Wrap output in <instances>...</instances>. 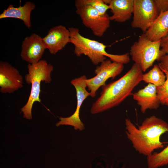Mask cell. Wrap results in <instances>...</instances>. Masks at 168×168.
Here are the masks:
<instances>
[{"label":"cell","instance_id":"obj_5","mask_svg":"<svg viewBox=\"0 0 168 168\" xmlns=\"http://www.w3.org/2000/svg\"><path fill=\"white\" fill-rule=\"evenodd\" d=\"M161 41H152L143 33L131 46L130 55L143 72L152 66L155 61H160L161 57Z\"/></svg>","mask_w":168,"mask_h":168},{"label":"cell","instance_id":"obj_12","mask_svg":"<svg viewBox=\"0 0 168 168\" xmlns=\"http://www.w3.org/2000/svg\"><path fill=\"white\" fill-rule=\"evenodd\" d=\"M42 39L50 54H55L70 43V33L65 26L58 25L50 29L47 35Z\"/></svg>","mask_w":168,"mask_h":168},{"label":"cell","instance_id":"obj_18","mask_svg":"<svg viewBox=\"0 0 168 168\" xmlns=\"http://www.w3.org/2000/svg\"><path fill=\"white\" fill-rule=\"evenodd\" d=\"M148 168H157L168 164V145L159 153L147 157Z\"/></svg>","mask_w":168,"mask_h":168},{"label":"cell","instance_id":"obj_6","mask_svg":"<svg viewBox=\"0 0 168 168\" xmlns=\"http://www.w3.org/2000/svg\"><path fill=\"white\" fill-rule=\"evenodd\" d=\"M124 69V64L113 62L110 59H106L102 62L95 70L96 75L86 80V85L90 91V96L92 98L95 97L97 91L106 84L108 79H114L122 72Z\"/></svg>","mask_w":168,"mask_h":168},{"label":"cell","instance_id":"obj_10","mask_svg":"<svg viewBox=\"0 0 168 168\" xmlns=\"http://www.w3.org/2000/svg\"><path fill=\"white\" fill-rule=\"evenodd\" d=\"M23 77L18 70L6 62H0V91L11 94L23 86Z\"/></svg>","mask_w":168,"mask_h":168},{"label":"cell","instance_id":"obj_14","mask_svg":"<svg viewBox=\"0 0 168 168\" xmlns=\"http://www.w3.org/2000/svg\"><path fill=\"white\" fill-rule=\"evenodd\" d=\"M109 6L110 21L119 23L130 19L133 14L134 0H103Z\"/></svg>","mask_w":168,"mask_h":168},{"label":"cell","instance_id":"obj_20","mask_svg":"<svg viewBox=\"0 0 168 168\" xmlns=\"http://www.w3.org/2000/svg\"><path fill=\"white\" fill-rule=\"evenodd\" d=\"M161 69L166 76V80L162 86L156 87L157 96L160 104L168 107V70Z\"/></svg>","mask_w":168,"mask_h":168},{"label":"cell","instance_id":"obj_15","mask_svg":"<svg viewBox=\"0 0 168 168\" xmlns=\"http://www.w3.org/2000/svg\"><path fill=\"white\" fill-rule=\"evenodd\" d=\"M35 7V4L30 1L26 2L24 5H20L16 7L10 4L0 14V19L8 18L19 19L23 21L26 26L30 29L31 26V13Z\"/></svg>","mask_w":168,"mask_h":168},{"label":"cell","instance_id":"obj_19","mask_svg":"<svg viewBox=\"0 0 168 168\" xmlns=\"http://www.w3.org/2000/svg\"><path fill=\"white\" fill-rule=\"evenodd\" d=\"M75 5L76 8L90 6L103 14L107 13V11L109 9V5L103 0H76L75 1Z\"/></svg>","mask_w":168,"mask_h":168},{"label":"cell","instance_id":"obj_17","mask_svg":"<svg viewBox=\"0 0 168 168\" xmlns=\"http://www.w3.org/2000/svg\"><path fill=\"white\" fill-rule=\"evenodd\" d=\"M166 80L165 74L157 64H155L152 69L142 75V81L156 87L162 86Z\"/></svg>","mask_w":168,"mask_h":168},{"label":"cell","instance_id":"obj_22","mask_svg":"<svg viewBox=\"0 0 168 168\" xmlns=\"http://www.w3.org/2000/svg\"><path fill=\"white\" fill-rule=\"evenodd\" d=\"M161 57L168 54V34L161 40Z\"/></svg>","mask_w":168,"mask_h":168},{"label":"cell","instance_id":"obj_7","mask_svg":"<svg viewBox=\"0 0 168 168\" xmlns=\"http://www.w3.org/2000/svg\"><path fill=\"white\" fill-rule=\"evenodd\" d=\"M159 14L154 0H134L131 27L145 33Z\"/></svg>","mask_w":168,"mask_h":168},{"label":"cell","instance_id":"obj_2","mask_svg":"<svg viewBox=\"0 0 168 168\" xmlns=\"http://www.w3.org/2000/svg\"><path fill=\"white\" fill-rule=\"evenodd\" d=\"M142 72L139 66L134 63L121 78L102 86L100 96L93 104L91 113H100L120 104L132 95L135 87L142 81Z\"/></svg>","mask_w":168,"mask_h":168},{"label":"cell","instance_id":"obj_3","mask_svg":"<svg viewBox=\"0 0 168 168\" xmlns=\"http://www.w3.org/2000/svg\"><path fill=\"white\" fill-rule=\"evenodd\" d=\"M68 29L70 33V43L74 46V53L77 56L86 55L95 65L106 60V57L109 58L113 62L124 64L129 62L130 58L128 53L121 55L109 54L105 50L107 46L82 36L78 28L72 27Z\"/></svg>","mask_w":168,"mask_h":168},{"label":"cell","instance_id":"obj_9","mask_svg":"<svg viewBox=\"0 0 168 168\" xmlns=\"http://www.w3.org/2000/svg\"><path fill=\"white\" fill-rule=\"evenodd\" d=\"M86 76L83 75L79 77L73 79L71 81V84L74 87L76 92L77 106L74 113L71 116L64 118L60 117V121L56 124L58 127L60 125H69L74 127L76 130L80 131L84 129L83 123L79 117L81 107L84 100L89 96L90 93L86 90Z\"/></svg>","mask_w":168,"mask_h":168},{"label":"cell","instance_id":"obj_11","mask_svg":"<svg viewBox=\"0 0 168 168\" xmlns=\"http://www.w3.org/2000/svg\"><path fill=\"white\" fill-rule=\"evenodd\" d=\"M42 38L35 33L26 37L21 45V56L29 63L35 64L40 60L46 49Z\"/></svg>","mask_w":168,"mask_h":168},{"label":"cell","instance_id":"obj_21","mask_svg":"<svg viewBox=\"0 0 168 168\" xmlns=\"http://www.w3.org/2000/svg\"><path fill=\"white\" fill-rule=\"evenodd\" d=\"M159 14L168 11V0H154Z\"/></svg>","mask_w":168,"mask_h":168},{"label":"cell","instance_id":"obj_4","mask_svg":"<svg viewBox=\"0 0 168 168\" xmlns=\"http://www.w3.org/2000/svg\"><path fill=\"white\" fill-rule=\"evenodd\" d=\"M28 72L25 77L26 82L31 84L30 95L25 104L21 109V111L25 118H32V110L35 102H41L40 98L42 82L49 83L52 81L51 73L54 69L53 66L44 60H40L35 64L29 63L27 65Z\"/></svg>","mask_w":168,"mask_h":168},{"label":"cell","instance_id":"obj_23","mask_svg":"<svg viewBox=\"0 0 168 168\" xmlns=\"http://www.w3.org/2000/svg\"><path fill=\"white\" fill-rule=\"evenodd\" d=\"M158 65L161 69L168 70V54L162 56L160 59Z\"/></svg>","mask_w":168,"mask_h":168},{"label":"cell","instance_id":"obj_8","mask_svg":"<svg viewBox=\"0 0 168 168\" xmlns=\"http://www.w3.org/2000/svg\"><path fill=\"white\" fill-rule=\"evenodd\" d=\"M76 8V12L83 24L91 29L95 36L102 37L110 27V20L107 13L102 14L88 6Z\"/></svg>","mask_w":168,"mask_h":168},{"label":"cell","instance_id":"obj_13","mask_svg":"<svg viewBox=\"0 0 168 168\" xmlns=\"http://www.w3.org/2000/svg\"><path fill=\"white\" fill-rule=\"evenodd\" d=\"M132 95L143 114L148 109L157 110L161 104L157 97L156 87L150 83Z\"/></svg>","mask_w":168,"mask_h":168},{"label":"cell","instance_id":"obj_16","mask_svg":"<svg viewBox=\"0 0 168 168\" xmlns=\"http://www.w3.org/2000/svg\"><path fill=\"white\" fill-rule=\"evenodd\" d=\"M144 33L153 41L161 40L168 34V11L160 13L151 27Z\"/></svg>","mask_w":168,"mask_h":168},{"label":"cell","instance_id":"obj_1","mask_svg":"<svg viewBox=\"0 0 168 168\" xmlns=\"http://www.w3.org/2000/svg\"><path fill=\"white\" fill-rule=\"evenodd\" d=\"M126 134L135 150L147 157L152 155L155 150L164 146L161 136L168 132V124L155 115L146 118L138 128L130 119L125 120Z\"/></svg>","mask_w":168,"mask_h":168}]
</instances>
